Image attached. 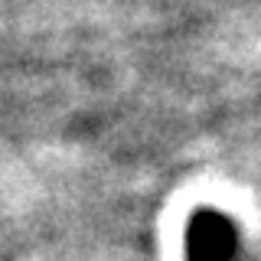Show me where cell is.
<instances>
[{"mask_svg":"<svg viewBox=\"0 0 261 261\" xmlns=\"http://www.w3.org/2000/svg\"><path fill=\"white\" fill-rule=\"evenodd\" d=\"M239 225L219 209H199L186 225V261H235Z\"/></svg>","mask_w":261,"mask_h":261,"instance_id":"obj_1","label":"cell"}]
</instances>
